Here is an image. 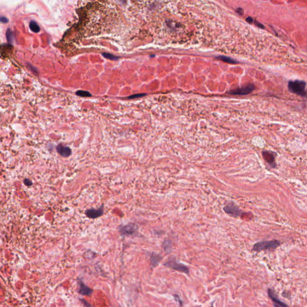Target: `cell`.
Masks as SVG:
<instances>
[{
    "label": "cell",
    "mask_w": 307,
    "mask_h": 307,
    "mask_svg": "<svg viewBox=\"0 0 307 307\" xmlns=\"http://www.w3.org/2000/svg\"><path fill=\"white\" fill-rule=\"evenodd\" d=\"M281 242L278 240L264 241L257 242L253 247V251L261 252L263 251H273L280 247Z\"/></svg>",
    "instance_id": "1"
},
{
    "label": "cell",
    "mask_w": 307,
    "mask_h": 307,
    "mask_svg": "<svg viewBox=\"0 0 307 307\" xmlns=\"http://www.w3.org/2000/svg\"><path fill=\"white\" fill-rule=\"evenodd\" d=\"M306 82L304 81L296 80L294 81H290L288 84V88L290 92L296 94L304 96L306 94Z\"/></svg>",
    "instance_id": "2"
},
{
    "label": "cell",
    "mask_w": 307,
    "mask_h": 307,
    "mask_svg": "<svg viewBox=\"0 0 307 307\" xmlns=\"http://www.w3.org/2000/svg\"><path fill=\"white\" fill-rule=\"evenodd\" d=\"M166 267L172 269L173 270L185 273L186 274H189V268L182 263L177 262L174 258H171L165 263Z\"/></svg>",
    "instance_id": "3"
},
{
    "label": "cell",
    "mask_w": 307,
    "mask_h": 307,
    "mask_svg": "<svg viewBox=\"0 0 307 307\" xmlns=\"http://www.w3.org/2000/svg\"><path fill=\"white\" fill-rule=\"evenodd\" d=\"M138 229V225L134 223H129L128 225H121L118 228L119 233L122 236L132 235L137 232Z\"/></svg>",
    "instance_id": "4"
},
{
    "label": "cell",
    "mask_w": 307,
    "mask_h": 307,
    "mask_svg": "<svg viewBox=\"0 0 307 307\" xmlns=\"http://www.w3.org/2000/svg\"><path fill=\"white\" fill-rule=\"evenodd\" d=\"M223 210L227 214L231 217L237 218L242 215V211L236 205L231 203L226 205L223 208Z\"/></svg>",
    "instance_id": "5"
},
{
    "label": "cell",
    "mask_w": 307,
    "mask_h": 307,
    "mask_svg": "<svg viewBox=\"0 0 307 307\" xmlns=\"http://www.w3.org/2000/svg\"><path fill=\"white\" fill-rule=\"evenodd\" d=\"M268 295L271 299L274 307H289V305L281 301L276 294L275 291L272 289H268Z\"/></svg>",
    "instance_id": "6"
},
{
    "label": "cell",
    "mask_w": 307,
    "mask_h": 307,
    "mask_svg": "<svg viewBox=\"0 0 307 307\" xmlns=\"http://www.w3.org/2000/svg\"><path fill=\"white\" fill-rule=\"evenodd\" d=\"M254 85L253 84H249L246 86H242L239 88L231 90L229 92V94L232 95H247L251 93L254 90Z\"/></svg>",
    "instance_id": "7"
},
{
    "label": "cell",
    "mask_w": 307,
    "mask_h": 307,
    "mask_svg": "<svg viewBox=\"0 0 307 307\" xmlns=\"http://www.w3.org/2000/svg\"><path fill=\"white\" fill-rule=\"evenodd\" d=\"M262 155L263 159L265 160V161L269 165V166L272 168H275L276 167V161H275V158L276 156L275 155V153L273 152H272L271 151H262Z\"/></svg>",
    "instance_id": "8"
},
{
    "label": "cell",
    "mask_w": 307,
    "mask_h": 307,
    "mask_svg": "<svg viewBox=\"0 0 307 307\" xmlns=\"http://www.w3.org/2000/svg\"><path fill=\"white\" fill-rule=\"evenodd\" d=\"M104 210H103V206H101L97 209L95 208H91L89 209H87L85 211V215L90 218L95 219L103 215Z\"/></svg>",
    "instance_id": "9"
},
{
    "label": "cell",
    "mask_w": 307,
    "mask_h": 307,
    "mask_svg": "<svg viewBox=\"0 0 307 307\" xmlns=\"http://www.w3.org/2000/svg\"><path fill=\"white\" fill-rule=\"evenodd\" d=\"M56 150L57 153L59 154L61 157L64 158L70 157L72 154V151L69 147L62 145L61 144H59L57 146Z\"/></svg>",
    "instance_id": "10"
},
{
    "label": "cell",
    "mask_w": 307,
    "mask_h": 307,
    "mask_svg": "<svg viewBox=\"0 0 307 307\" xmlns=\"http://www.w3.org/2000/svg\"><path fill=\"white\" fill-rule=\"evenodd\" d=\"M80 288H79V293L83 295H90L92 293L93 290L90 289L88 286H86L82 281H81L80 283Z\"/></svg>",
    "instance_id": "11"
},
{
    "label": "cell",
    "mask_w": 307,
    "mask_h": 307,
    "mask_svg": "<svg viewBox=\"0 0 307 307\" xmlns=\"http://www.w3.org/2000/svg\"><path fill=\"white\" fill-rule=\"evenodd\" d=\"M161 256H160L159 254L153 253H152L151 256V265L153 267H155L157 265H158L160 263V260L161 259Z\"/></svg>",
    "instance_id": "12"
},
{
    "label": "cell",
    "mask_w": 307,
    "mask_h": 307,
    "mask_svg": "<svg viewBox=\"0 0 307 307\" xmlns=\"http://www.w3.org/2000/svg\"><path fill=\"white\" fill-rule=\"evenodd\" d=\"M30 29L32 31H33L34 33H37L40 31V26H38V25L37 24V23L34 21H32L30 22Z\"/></svg>",
    "instance_id": "13"
},
{
    "label": "cell",
    "mask_w": 307,
    "mask_h": 307,
    "mask_svg": "<svg viewBox=\"0 0 307 307\" xmlns=\"http://www.w3.org/2000/svg\"><path fill=\"white\" fill-rule=\"evenodd\" d=\"M6 37H7V41L8 42L10 43V44H12L13 42V33L12 32V31L9 29L6 33Z\"/></svg>",
    "instance_id": "14"
},
{
    "label": "cell",
    "mask_w": 307,
    "mask_h": 307,
    "mask_svg": "<svg viewBox=\"0 0 307 307\" xmlns=\"http://www.w3.org/2000/svg\"><path fill=\"white\" fill-rule=\"evenodd\" d=\"M218 59H221L225 62H228V63H231V64H235L236 63V61L235 60H233L229 57H224V56H220L219 57H218Z\"/></svg>",
    "instance_id": "15"
},
{
    "label": "cell",
    "mask_w": 307,
    "mask_h": 307,
    "mask_svg": "<svg viewBox=\"0 0 307 307\" xmlns=\"http://www.w3.org/2000/svg\"><path fill=\"white\" fill-rule=\"evenodd\" d=\"M163 248L165 251L170 252L171 249V242L169 240H165L163 243Z\"/></svg>",
    "instance_id": "16"
},
{
    "label": "cell",
    "mask_w": 307,
    "mask_h": 307,
    "mask_svg": "<svg viewBox=\"0 0 307 307\" xmlns=\"http://www.w3.org/2000/svg\"><path fill=\"white\" fill-rule=\"evenodd\" d=\"M76 95H79V96H81V97H91V94L88 91H77V93H76Z\"/></svg>",
    "instance_id": "17"
},
{
    "label": "cell",
    "mask_w": 307,
    "mask_h": 307,
    "mask_svg": "<svg viewBox=\"0 0 307 307\" xmlns=\"http://www.w3.org/2000/svg\"><path fill=\"white\" fill-rule=\"evenodd\" d=\"M103 56L104 57H105L106 58L111 59V60H117V59H118V57L113 55L112 54H109V53H103Z\"/></svg>",
    "instance_id": "18"
},
{
    "label": "cell",
    "mask_w": 307,
    "mask_h": 307,
    "mask_svg": "<svg viewBox=\"0 0 307 307\" xmlns=\"http://www.w3.org/2000/svg\"><path fill=\"white\" fill-rule=\"evenodd\" d=\"M24 183L25 184V185L26 186H31L33 185V182L31 181V180H30V179H28V178L24 179Z\"/></svg>",
    "instance_id": "19"
},
{
    "label": "cell",
    "mask_w": 307,
    "mask_h": 307,
    "mask_svg": "<svg viewBox=\"0 0 307 307\" xmlns=\"http://www.w3.org/2000/svg\"><path fill=\"white\" fill-rule=\"evenodd\" d=\"M145 94H135L133 95H131L129 97V98H139V97H143L144 95H145Z\"/></svg>",
    "instance_id": "20"
},
{
    "label": "cell",
    "mask_w": 307,
    "mask_h": 307,
    "mask_svg": "<svg viewBox=\"0 0 307 307\" xmlns=\"http://www.w3.org/2000/svg\"><path fill=\"white\" fill-rule=\"evenodd\" d=\"M174 297H175V299L179 303V304H181V305H182V301L180 299V297L178 296L177 295H174Z\"/></svg>",
    "instance_id": "21"
},
{
    "label": "cell",
    "mask_w": 307,
    "mask_h": 307,
    "mask_svg": "<svg viewBox=\"0 0 307 307\" xmlns=\"http://www.w3.org/2000/svg\"><path fill=\"white\" fill-rule=\"evenodd\" d=\"M8 19L7 18L4 17V16H2L1 18V22H2V23H7L8 22Z\"/></svg>",
    "instance_id": "22"
},
{
    "label": "cell",
    "mask_w": 307,
    "mask_h": 307,
    "mask_svg": "<svg viewBox=\"0 0 307 307\" xmlns=\"http://www.w3.org/2000/svg\"><path fill=\"white\" fill-rule=\"evenodd\" d=\"M247 21L248 22H249V23H253V22H254V20H253L251 18L248 17V18H247Z\"/></svg>",
    "instance_id": "23"
},
{
    "label": "cell",
    "mask_w": 307,
    "mask_h": 307,
    "mask_svg": "<svg viewBox=\"0 0 307 307\" xmlns=\"http://www.w3.org/2000/svg\"><path fill=\"white\" fill-rule=\"evenodd\" d=\"M82 301L83 302V303H84V304L85 305L86 307H91V305H90V304H89L87 302H86V301H84V300H82Z\"/></svg>",
    "instance_id": "24"
},
{
    "label": "cell",
    "mask_w": 307,
    "mask_h": 307,
    "mask_svg": "<svg viewBox=\"0 0 307 307\" xmlns=\"http://www.w3.org/2000/svg\"><path fill=\"white\" fill-rule=\"evenodd\" d=\"M237 12H238L239 14H242L243 13V10L241 9H238L237 10Z\"/></svg>",
    "instance_id": "25"
}]
</instances>
